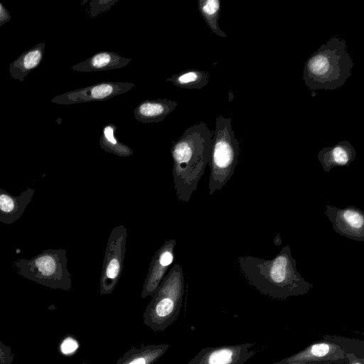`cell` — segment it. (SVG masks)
<instances>
[{"label": "cell", "mask_w": 364, "mask_h": 364, "mask_svg": "<svg viewBox=\"0 0 364 364\" xmlns=\"http://www.w3.org/2000/svg\"><path fill=\"white\" fill-rule=\"evenodd\" d=\"M45 48V42L39 43L11 62L9 68L11 77L23 82L25 77L41 64Z\"/></svg>", "instance_id": "17"}, {"label": "cell", "mask_w": 364, "mask_h": 364, "mask_svg": "<svg viewBox=\"0 0 364 364\" xmlns=\"http://www.w3.org/2000/svg\"><path fill=\"white\" fill-rule=\"evenodd\" d=\"M134 86V83L127 82H102L55 96L51 102L59 105H73L103 101L126 93Z\"/></svg>", "instance_id": "9"}, {"label": "cell", "mask_w": 364, "mask_h": 364, "mask_svg": "<svg viewBox=\"0 0 364 364\" xmlns=\"http://www.w3.org/2000/svg\"><path fill=\"white\" fill-rule=\"evenodd\" d=\"M347 364H364V358H360L353 353L346 354Z\"/></svg>", "instance_id": "26"}, {"label": "cell", "mask_w": 364, "mask_h": 364, "mask_svg": "<svg viewBox=\"0 0 364 364\" xmlns=\"http://www.w3.org/2000/svg\"><path fill=\"white\" fill-rule=\"evenodd\" d=\"M184 288L182 266L175 264L151 296L144 312V323L154 331H165L180 314Z\"/></svg>", "instance_id": "4"}, {"label": "cell", "mask_w": 364, "mask_h": 364, "mask_svg": "<svg viewBox=\"0 0 364 364\" xmlns=\"http://www.w3.org/2000/svg\"><path fill=\"white\" fill-rule=\"evenodd\" d=\"M118 0H93L90 1L89 14L94 18L99 14L108 11Z\"/></svg>", "instance_id": "22"}, {"label": "cell", "mask_w": 364, "mask_h": 364, "mask_svg": "<svg viewBox=\"0 0 364 364\" xmlns=\"http://www.w3.org/2000/svg\"><path fill=\"white\" fill-rule=\"evenodd\" d=\"M231 119L218 116L212 139L208 193L221 190L233 176L240 154L239 141L235 136Z\"/></svg>", "instance_id": "5"}, {"label": "cell", "mask_w": 364, "mask_h": 364, "mask_svg": "<svg viewBox=\"0 0 364 364\" xmlns=\"http://www.w3.org/2000/svg\"><path fill=\"white\" fill-rule=\"evenodd\" d=\"M169 348L165 343L132 347L115 364H154Z\"/></svg>", "instance_id": "18"}, {"label": "cell", "mask_w": 364, "mask_h": 364, "mask_svg": "<svg viewBox=\"0 0 364 364\" xmlns=\"http://www.w3.org/2000/svg\"><path fill=\"white\" fill-rule=\"evenodd\" d=\"M11 16L7 9L0 2V26L10 21Z\"/></svg>", "instance_id": "25"}, {"label": "cell", "mask_w": 364, "mask_h": 364, "mask_svg": "<svg viewBox=\"0 0 364 364\" xmlns=\"http://www.w3.org/2000/svg\"><path fill=\"white\" fill-rule=\"evenodd\" d=\"M348 363V362H347ZM347 363H338V364H347Z\"/></svg>", "instance_id": "28"}, {"label": "cell", "mask_w": 364, "mask_h": 364, "mask_svg": "<svg viewBox=\"0 0 364 364\" xmlns=\"http://www.w3.org/2000/svg\"><path fill=\"white\" fill-rule=\"evenodd\" d=\"M356 156V151L348 141H341L333 146L323 147L317 155L323 170L328 173L337 166H349Z\"/></svg>", "instance_id": "15"}, {"label": "cell", "mask_w": 364, "mask_h": 364, "mask_svg": "<svg viewBox=\"0 0 364 364\" xmlns=\"http://www.w3.org/2000/svg\"><path fill=\"white\" fill-rule=\"evenodd\" d=\"M178 105V102L167 98L146 100L134 108V116L141 123H157L163 121Z\"/></svg>", "instance_id": "16"}, {"label": "cell", "mask_w": 364, "mask_h": 364, "mask_svg": "<svg viewBox=\"0 0 364 364\" xmlns=\"http://www.w3.org/2000/svg\"><path fill=\"white\" fill-rule=\"evenodd\" d=\"M65 249H48L31 259H18L13 267L18 274L53 289L69 291L72 277Z\"/></svg>", "instance_id": "6"}, {"label": "cell", "mask_w": 364, "mask_h": 364, "mask_svg": "<svg viewBox=\"0 0 364 364\" xmlns=\"http://www.w3.org/2000/svg\"><path fill=\"white\" fill-rule=\"evenodd\" d=\"M354 63L346 41L333 36L322 44L306 61L303 80L311 90H333L351 76Z\"/></svg>", "instance_id": "3"}, {"label": "cell", "mask_w": 364, "mask_h": 364, "mask_svg": "<svg viewBox=\"0 0 364 364\" xmlns=\"http://www.w3.org/2000/svg\"><path fill=\"white\" fill-rule=\"evenodd\" d=\"M117 126L107 124L102 128L99 144L105 151L119 157H129L134 154V151L127 144L121 142L115 135Z\"/></svg>", "instance_id": "19"}, {"label": "cell", "mask_w": 364, "mask_h": 364, "mask_svg": "<svg viewBox=\"0 0 364 364\" xmlns=\"http://www.w3.org/2000/svg\"><path fill=\"white\" fill-rule=\"evenodd\" d=\"M238 266L248 282L260 293L272 299H286L309 293L313 284L298 272L289 245L271 259L253 256L237 259Z\"/></svg>", "instance_id": "1"}, {"label": "cell", "mask_w": 364, "mask_h": 364, "mask_svg": "<svg viewBox=\"0 0 364 364\" xmlns=\"http://www.w3.org/2000/svg\"><path fill=\"white\" fill-rule=\"evenodd\" d=\"M213 132L205 122L186 128L171 148L173 187L178 200L187 203L196 191L211 151Z\"/></svg>", "instance_id": "2"}, {"label": "cell", "mask_w": 364, "mask_h": 364, "mask_svg": "<svg viewBox=\"0 0 364 364\" xmlns=\"http://www.w3.org/2000/svg\"><path fill=\"white\" fill-rule=\"evenodd\" d=\"M353 353L364 358V342L343 336L326 335L301 350L272 364L294 362H330L332 364L347 363L346 354Z\"/></svg>", "instance_id": "7"}, {"label": "cell", "mask_w": 364, "mask_h": 364, "mask_svg": "<svg viewBox=\"0 0 364 364\" xmlns=\"http://www.w3.org/2000/svg\"><path fill=\"white\" fill-rule=\"evenodd\" d=\"M198 10L209 28L216 35L226 38L227 34L223 31L218 23L220 1L219 0H198Z\"/></svg>", "instance_id": "21"}, {"label": "cell", "mask_w": 364, "mask_h": 364, "mask_svg": "<svg viewBox=\"0 0 364 364\" xmlns=\"http://www.w3.org/2000/svg\"><path fill=\"white\" fill-rule=\"evenodd\" d=\"M209 79L210 75L208 72L189 69L173 75L166 81L181 88L200 90L207 85Z\"/></svg>", "instance_id": "20"}, {"label": "cell", "mask_w": 364, "mask_h": 364, "mask_svg": "<svg viewBox=\"0 0 364 364\" xmlns=\"http://www.w3.org/2000/svg\"><path fill=\"white\" fill-rule=\"evenodd\" d=\"M325 215L340 235L359 242H364V213L355 206L343 208L326 205Z\"/></svg>", "instance_id": "11"}, {"label": "cell", "mask_w": 364, "mask_h": 364, "mask_svg": "<svg viewBox=\"0 0 364 364\" xmlns=\"http://www.w3.org/2000/svg\"><path fill=\"white\" fill-rule=\"evenodd\" d=\"M127 230L124 225L114 227L109 235L100 277V295L112 293L123 271Z\"/></svg>", "instance_id": "8"}, {"label": "cell", "mask_w": 364, "mask_h": 364, "mask_svg": "<svg viewBox=\"0 0 364 364\" xmlns=\"http://www.w3.org/2000/svg\"><path fill=\"white\" fill-rule=\"evenodd\" d=\"M35 189L28 188L18 196L0 188V222L6 225L15 223L23 215L31 202Z\"/></svg>", "instance_id": "13"}, {"label": "cell", "mask_w": 364, "mask_h": 364, "mask_svg": "<svg viewBox=\"0 0 364 364\" xmlns=\"http://www.w3.org/2000/svg\"><path fill=\"white\" fill-rule=\"evenodd\" d=\"M173 239L165 241L153 256L147 274L144 279L141 296L144 299L152 296L166 274L169 267L175 260Z\"/></svg>", "instance_id": "12"}, {"label": "cell", "mask_w": 364, "mask_h": 364, "mask_svg": "<svg viewBox=\"0 0 364 364\" xmlns=\"http://www.w3.org/2000/svg\"><path fill=\"white\" fill-rule=\"evenodd\" d=\"M286 364H332L330 362H307V363H302V362H294V363H289Z\"/></svg>", "instance_id": "27"}, {"label": "cell", "mask_w": 364, "mask_h": 364, "mask_svg": "<svg viewBox=\"0 0 364 364\" xmlns=\"http://www.w3.org/2000/svg\"><path fill=\"white\" fill-rule=\"evenodd\" d=\"M132 61L115 52L100 51L71 67L72 70L90 73L122 68Z\"/></svg>", "instance_id": "14"}, {"label": "cell", "mask_w": 364, "mask_h": 364, "mask_svg": "<svg viewBox=\"0 0 364 364\" xmlns=\"http://www.w3.org/2000/svg\"><path fill=\"white\" fill-rule=\"evenodd\" d=\"M252 343L202 348L187 364H245L256 353Z\"/></svg>", "instance_id": "10"}, {"label": "cell", "mask_w": 364, "mask_h": 364, "mask_svg": "<svg viewBox=\"0 0 364 364\" xmlns=\"http://www.w3.org/2000/svg\"><path fill=\"white\" fill-rule=\"evenodd\" d=\"M77 341L72 336H68L64 338L60 345V350L64 355H71L74 353L78 348Z\"/></svg>", "instance_id": "23"}, {"label": "cell", "mask_w": 364, "mask_h": 364, "mask_svg": "<svg viewBox=\"0 0 364 364\" xmlns=\"http://www.w3.org/2000/svg\"><path fill=\"white\" fill-rule=\"evenodd\" d=\"M13 361L14 354L11 348L0 341V364H11Z\"/></svg>", "instance_id": "24"}]
</instances>
